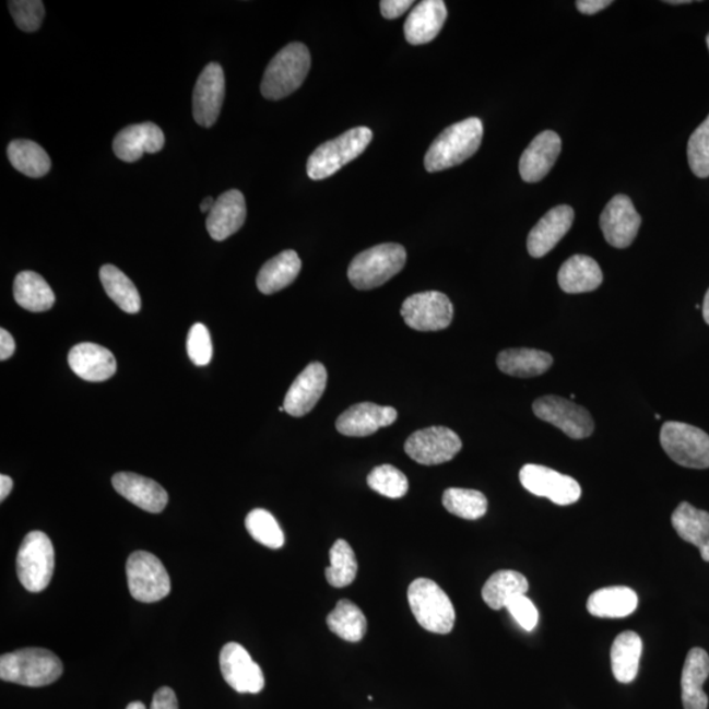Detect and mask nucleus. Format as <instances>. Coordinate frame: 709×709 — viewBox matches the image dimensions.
I'll return each instance as SVG.
<instances>
[{
	"mask_svg": "<svg viewBox=\"0 0 709 709\" xmlns=\"http://www.w3.org/2000/svg\"><path fill=\"white\" fill-rule=\"evenodd\" d=\"M483 137V121L477 117L453 123L445 129L428 149L425 157L426 170L438 173L463 164L477 153Z\"/></svg>",
	"mask_w": 709,
	"mask_h": 709,
	"instance_id": "obj_1",
	"label": "nucleus"
},
{
	"mask_svg": "<svg viewBox=\"0 0 709 709\" xmlns=\"http://www.w3.org/2000/svg\"><path fill=\"white\" fill-rule=\"evenodd\" d=\"M63 665L48 649L27 648L0 657V678L27 687H44L61 678Z\"/></svg>",
	"mask_w": 709,
	"mask_h": 709,
	"instance_id": "obj_2",
	"label": "nucleus"
},
{
	"mask_svg": "<svg viewBox=\"0 0 709 709\" xmlns=\"http://www.w3.org/2000/svg\"><path fill=\"white\" fill-rule=\"evenodd\" d=\"M311 58L302 43H292L272 58L263 75L260 91L265 99L280 101L294 94L307 78Z\"/></svg>",
	"mask_w": 709,
	"mask_h": 709,
	"instance_id": "obj_3",
	"label": "nucleus"
},
{
	"mask_svg": "<svg viewBox=\"0 0 709 709\" xmlns=\"http://www.w3.org/2000/svg\"><path fill=\"white\" fill-rule=\"evenodd\" d=\"M406 258V250L401 245L382 244L370 247L351 262L347 271L350 283L361 291L381 287L402 271Z\"/></svg>",
	"mask_w": 709,
	"mask_h": 709,
	"instance_id": "obj_4",
	"label": "nucleus"
},
{
	"mask_svg": "<svg viewBox=\"0 0 709 709\" xmlns=\"http://www.w3.org/2000/svg\"><path fill=\"white\" fill-rule=\"evenodd\" d=\"M407 601L422 628L438 635L452 633L457 613L450 596L437 582L418 578L409 587Z\"/></svg>",
	"mask_w": 709,
	"mask_h": 709,
	"instance_id": "obj_5",
	"label": "nucleus"
},
{
	"mask_svg": "<svg viewBox=\"0 0 709 709\" xmlns=\"http://www.w3.org/2000/svg\"><path fill=\"white\" fill-rule=\"evenodd\" d=\"M374 139L373 130L357 127L347 130L336 139L324 142L311 153L307 172L314 180H323L340 172L366 151Z\"/></svg>",
	"mask_w": 709,
	"mask_h": 709,
	"instance_id": "obj_6",
	"label": "nucleus"
},
{
	"mask_svg": "<svg viewBox=\"0 0 709 709\" xmlns=\"http://www.w3.org/2000/svg\"><path fill=\"white\" fill-rule=\"evenodd\" d=\"M55 548L48 535L42 531L29 532L17 552L19 581L31 593L47 589L55 574Z\"/></svg>",
	"mask_w": 709,
	"mask_h": 709,
	"instance_id": "obj_7",
	"label": "nucleus"
},
{
	"mask_svg": "<svg viewBox=\"0 0 709 709\" xmlns=\"http://www.w3.org/2000/svg\"><path fill=\"white\" fill-rule=\"evenodd\" d=\"M660 441L674 463L693 470L709 468V435L700 428L682 422H666L661 428Z\"/></svg>",
	"mask_w": 709,
	"mask_h": 709,
	"instance_id": "obj_8",
	"label": "nucleus"
},
{
	"mask_svg": "<svg viewBox=\"0 0 709 709\" xmlns=\"http://www.w3.org/2000/svg\"><path fill=\"white\" fill-rule=\"evenodd\" d=\"M127 578L129 593L135 601L155 603L170 594V576L161 559L152 553H132L127 563Z\"/></svg>",
	"mask_w": 709,
	"mask_h": 709,
	"instance_id": "obj_9",
	"label": "nucleus"
},
{
	"mask_svg": "<svg viewBox=\"0 0 709 709\" xmlns=\"http://www.w3.org/2000/svg\"><path fill=\"white\" fill-rule=\"evenodd\" d=\"M539 420L551 423L571 439L589 438L594 433V421L587 409L558 395L540 397L532 405Z\"/></svg>",
	"mask_w": 709,
	"mask_h": 709,
	"instance_id": "obj_10",
	"label": "nucleus"
},
{
	"mask_svg": "<svg viewBox=\"0 0 709 709\" xmlns=\"http://www.w3.org/2000/svg\"><path fill=\"white\" fill-rule=\"evenodd\" d=\"M463 448L459 435L451 428L434 426L410 435L405 452L422 465H439L451 461Z\"/></svg>",
	"mask_w": 709,
	"mask_h": 709,
	"instance_id": "obj_11",
	"label": "nucleus"
},
{
	"mask_svg": "<svg viewBox=\"0 0 709 709\" xmlns=\"http://www.w3.org/2000/svg\"><path fill=\"white\" fill-rule=\"evenodd\" d=\"M401 316L407 327L416 331L445 330L452 322L453 305L440 292H422L403 302Z\"/></svg>",
	"mask_w": 709,
	"mask_h": 709,
	"instance_id": "obj_12",
	"label": "nucleus"
},
{
	"mask_svg": "<svg viewBox=\"0 0 709 709\" xmlns=\"http://www.w3.org/2000/svg\"><path fill=\"white\" fill-rule=\"evenodd\" d=\"M520 484L533 496L544 497L559 506H569L581 498V486L574 477L551 470L548 466L527 464L519 473Z\"/></svg>",
	"mask_w": 709,
	"mask_h": 709,
	"instance_id": "obj_13",
	"label": "nucleus"
},
{
	"mask_svg": "<svg viewBox=\"0 0 709 709\" xmlns=\"http://www.w3.org/2000/svg\"><path fill=\"white\" fill-rule=\"evenodd\" d=\"M220 669L224 680L239 694H259L264 688V675L247 650L229 642L221 650Z\"/></svg>",
	"mask_w": 709,
	"mask_h": 709,
	"instance_id": "obj_14",
	"label": "nucleus"
},
{
	"mask_svg": "<svg viewBox=\"0 0 709 709\" xmlns=\"http://www.w3.org/2000/svg\"><path fill=\"white\" fill-rule=\"evenodd\" d=\"M604 239L616 249L633 245L640 231L641 217L633 200L626 194H616L608 201L600 218Z\"/></svg>",
	"mask_w": 709,
	"mask_h": 709,
	"instance_id": "obj_15",
	"label": "nucleus"
},
{
	"mask_svg": "<svg viewBox=\"0 0 709 709\" xmlns=\"http://www.w3.org/2000/svg\"><path fill=\"white\" fill-rule=\"evenodd\" d=\"M225 99L224 70L211 62L199 76L193 90V119L199 126L211 128L216 123Z\"/></svg>",
	"mask_w": 709,
	"mask_h": 709,
	"instance_id": "obj_16",
	"label": "nucleus"
},
{
	"mask_svg": "<svg viewBox=\"0 0 709 709\" xmlns=\"http://www.w3.org/2000/svg\"><path fill=\"white\" fill-rule=\"evenodd\" d=\"M327 383L328 373L323 364L310 363L297 376L287 395H285L283 403L285 413L296 416V418L309 414L316 407L318 401L321 400Z\"/></svg>",
	"mask_w": 709,
	"mask_h": 709,
	"instance_id": "obj_17",
	"label": "nucleus"
},
{
	"mask_svg": "<svg viewBox=\"0 0 709 709\" xmlns=\"http://www.w3.org/2000/svg\"><path fill=\"white\" fill-rule=\"evenodd\" d=\"M397 410L363 402L351 406L336 420V430L344 437L364 438L379 432L382 427L393 425Z\"/></svg>",
	"mask_w": 709,
	"mask_h": 709,
	"instance_id": "obj_18",
	"label": "nucleus"
},
{
	"mask_svg": "<svg viewBox=\"0 0 709 709\" xmlns=\"http://www.w3.org/2000/svg\"><path fill=\"white\" fill-rule=\"evenodd\" d=\"M562 153V139L552 130H544L532 140L519 162L520 177L527 184H537L550 174Z\"/></svg>",
	"mask_w": 709,
	"mask_h": 709,
	"instance_id": "obj_19",
	"label": "nucleus"
},
{
	"mask_svg": "<svg viewBox=\"0 0 709 709\" xmlns=\"http://www.w3.org/2000/svg\"><path fill=\"white\" fill-rule=\"evenodd\" d=\"M575 221L574 208L569 205H558L552 208L545 216L533 226L527 239V249L532 258H543L555 249L566 233L570 231Z\"/></svg>",
	"mask_w": 709,
	"mask_h": 709,
	"instance_id": "obj_20",
	"label": "nucleus"
},
{
	"mask_svg": "<svg viewBox=\"0 0 709 709\" xmlns=\"http://www.w3.org/2000/svg\"><path fill=\"white\" fill-rule=\"evenodd\" d=\"M165 146V134L153 122L135 123L120 130L114 140L116 157L133 164L145 153L155 154Z\"/></svg>",
	"mask_w": 709,
	"mask_h": 709,
	"instance_id": "obj_21",
	"label": "nucleus"
},
{
	"mask_svg": "<svg viewBox=\"0 0 709 709\" xmlns=\"http://www.w3.org/2000/svg\"><path fill=\"white\" fill-rule=\"evenodd\" d=\"M115 491L140 509L152 513L165 510L168 496L164 487L140 474L121 472L113 478Z\"/></svg>",
	"mask_w": 709,
	"mask_h": 709,
	"instance_id": "obj_22",
	"label": "nucleus"
},
{
	"mask_svg": "<svg viewBox=\"0 0 709 709\" xmlns=\"http://www.w3.org/2000/svg\"><path fill=\"white\" fill-rule=\"evenodd\" d=\"M69 366L81 379L101 382L116 374L117 363L113 353L95 343H80L69 353Z\"/></svg>",
	"mask_w": 709,
	"mask_h": 709,
	"instance_id": "obj_23",
	"label": "nucleus"
},
{
	"mask_svg": "<svg viewBox=\"0 0 709 709\" xmlns=\"http://www.w3.org/2000/svg\"><path fill=\"white\" fill-rule=\"evenodd\" d=\"M247 216L246 201L243 192L227 191L216 200L208 213L206 229L214 240H225L244 226Z\"/></svg>",
	"mask_w": 709,
	"mask_h": 709,
	"instance_id": "obj_24",
	"label": "nucleus"
},
{
	"mask_svg": "<svg viewBox=\"0 0 709 709\" xmlns=\"http://www.w3.org/2000/svg\"><path fill=\"white\" fill-rule=\"evenodd\" d=\"M447 21L446 3L441 0H423L410 12L405 27L409 44L423 45L434 40L440 34Z\"/></svg>",
	"mask_w": 709,
	"mask_h": 709,
	"instance_id": "obj_25",
	"label": "nucleus"
},
{
	"mask_svg": "<svg viewBox=\"0 0 709 709\" xmlns=\"http://www.w3.org/2000/svg\"><path fill=\"white\" fill-rule=\"evenodd\" d=\"M709 676V655L705 649L689 650L682 670V702L685 709H707L708 696L702 689Z\"/></svg>",
	"mask_w": 709,
	"mask_h": 709,
	"instance_id": "obj_26",
	"label": "nucleus"
},
{
	"mask_svg": "<svg viewBox=\"0 0 709 709\" xmlns=\"http://www.w3.org/2000/svg\"><path fill=\"white\" fill-rule=\"evenodd\" d=\"M558 285L566 294H587L601 287L603 273L600 264L588 256H574L558 271Z\"/></svg>",
	"mask_w": 709,
	"mask_h": 709,
	"instance_id": "obj_27",
	"label": "nucleus"
},
{
	"mask_svg": "<svg viewBox=\"0 0 709 709\" xmlns=\"http://www.w3.org/2000/svg\"><path fill=\"white\" fill-rule=\"evenodd\" d=\"M672 524L678 536L695 545L701 558L709 563V512L682 503L673 512Z\"/></svg>",
	"mask_w": 709,
	"mask_h": 709,
	"instance_id": "obj_28",
	"label": "nucleus"
},
{
	"mask_svg": "<svg viewBox=\"0 0 709 709\" xmlns=\"http://www.w3.org/2000/svg\"><path fill=\"white\" fill-rule=\"evenodd\" d=\"M302 259L294 250H285L267 262L257 277L258 289L263 295H273L287 288L302 271Z\"/></svg>",
	"mask_w": 709,
	"mask_h": 709,
	"instance_id": "obj_29",
	"label": "nucleus"
},
{
	"mask_svg": "<svg viewBox=\"0 0 709 709\" xmlns=\"http://www.w3.org/2000/svg\"><path fill=\"white\" fill-rule=\"evenodd\" d=\"M637 606H639V596L635 590L626 587L598 590L588 600L589 613L606 619H622L633 615Z\"/></svg>",
	"mask_w": 709,
	"mask_h": 709,
	"instance_id": "obj_30",
	"label": "nucleus"
},
{
	"mask_svg": "<svg viewBox=\"0 0 709 709\" xmlns=\"http://www.w3.org/2000/svg\"><path fill=\"white\" fill-rule=\"evenodd\" d=\"M497 364L506 375L530 379L545 374L552 367L553 357L535 348H510L498 355Z\"/></svg>",
	"mask_w": 709,
	"mask_h": 709,
	"instance_id": "obj_31",
	"label": "nucleus"
},
{
	"mask_svg": "<svg viewBox=\"0 0 709 709\" xmlns=\"http://www.w3.org/2000/svg\"><path fill=\"white\" fill-rule=\"evenodd\" d=\"M642 640L634 630H626L616 637L611 648V666L616 681L630 683L639 673Z\"/></svg>",
	"mask_w": 709,
	"mask_h": 709,
	"instance_id": "obj_32",
	"label": "nucleus"
},
{
	"mask_svg": "<svg viewBox=\"0 0 709 709\" xmlns=\"http://www.w3.org/2000/svg\"><path fill=\"white\" fill-rule=\"evenodd\" d=\"M530 584L523 575L516 570H499L486 581L483 600L493 610L507 608L517 598L525 595Z\"/></svg>",
	"mask_w": 709,
	"mask_h": 709,
	"instance_id": "obj_33",
	"label": "nucleus"
},
{
	"mask_svg": "<svg viewBox=\"0 0 709 709\" xmlns=\"http://www.w3.org/2000/svg\"><path fill=\"white\" fill-rule=\"evenodd\" d=\"M14 297L22 308L35 314L47 311L54 307L56 296L49 284L36 272L19 273L14 283Z\"/></svg>",
	"mask_w": 709,
	"mask_h": 709,
	"instance_id": "obj_34",
	"label": "nucleus"
},
{
	"mask_svg": "<svg viewBox=\"0 0 709 709\" xmlns=\"http://www.w3.org/2000/svg\"><path fill=\"white\" fill-rule=\"evenodd\" d=\"M102 284L110 300L126 314H139L141 297L132 280L113 264L103 265L99 272Z\"/></svg>",
	"mask_w": 709,
	"mask_h": 709,
	"instance_id": "obj_35",
	"label": "nucleus"
},
{
	"mask_svg": "<svg viewBox=\"0 0 709 709\" xmlns=\"http://www.w3.org/2000/svg\"><path fill=\"white\" fill-rule=\"evenodd\" d=\"M8 155L11 165L29 178H43L50 172L51 161L48 153L34 141H12Z\"/></svg>",
	"mask_w": 709,
	"mask_h": 709,
	"instance_id": "obj_36",
	"label": "nucleus"
},
{
	"mask_svg": "<svg viewBox=\"0 0 709 709\" xmlns=\"http://www.w3.org/2000/svg\"><path fill=\"white\" fill-rule=\"evenodd\" d=\"M328 627L344 641L359 642L367 634V619L355 603L342 600L329 614Z\"/></svg>",
	"mask_w": 709,
	"mask_h": 709,
	"instance_id": "obj_37",
	"label": "nucleus"
},
{
	"mask_svg": "<svg viewBox=\"0 0 709 709\" xmlns=\"http://www.w3.org/2000/svg\"><path fill=\"white\" fill-rule=\"evenodd\" d=\"M327 580L333 588H347L355 581L357 562L355 553L346 540H336L330 550V566L324 570Z\"/></svg>",
	"mask_w": 709,
	"mask_h": 709,
	"instance_id": "obj_38",
	"label": "nucleus"
},
{
	"mask_svg": "<svg viewBox=\"0 0 709 709\" xmlns=\"http://www.w3.org/2000/svg\"><path fill=\"white\" fill-rule=\"evenodd\" d=\"M444 506L461 519L477 520L487 511V499L481 492L451 487L444 494Z\"/></svg>",
	"mask_w": 709,
	"mask_h": 709,
	"instance_id": "obj_39",
	"label": "nucleus"
},
{
	"mask_svg": "<svg viewBox=\"0 0 709 709\" xmlns=\"http://www.w3.org/2000/svg\"><path fill=\"white\" fill-rule=\"evenodd\" d=\"M245 523L246 530L258 543L271 550H279L284 545V533L271 512L263 509L252 510L246 517Z\"/></svg>",
	"mask_w": 709,
	"mask_h": 709,
	"instance_id": "obj_40",
	"label": "nucleus"
},
{
	"mask_svg": "<svg viewBox=\"0 0 709 709\" xmlns=\"http://www.w3.org/2000/svg\"><path fill=\"white\" fill-rule=\"evenodd\" d=\"M367 484L370 489L392 499L405 497L409 491V481L405 474L389 464L376 466L368 474Z\"/></svg>",
	"mask_w": 709,
	"mask_h": 709,
	"instance_id": "obj_41",
	"label": "nucleus"
},
{
	"mask_svg": "<svg viewBox=\"0 0 709 709\" xmlns=\"http://www.w3.org/2000/svg\"><path fill=\"white\" fill-rule=\"evenodd\" d=\"M687 157L689 168L696 177H709V115L689 137Z\"/></svg>",
	"mask_w": 709,
	"mask_h": 709,
	"instance_id": "obj_42",
	"label": "nucleus"
},
{
	"mask_svg": "<svg viewBox=\"0 0 709 709\" xmlns=\"http://www.w3.org/2000/svg\"><path fill=\"white\" fill-rule=\"evenodd\" d=\"M9 5L12 17L22 31L35 32L42 27L45 8L40 0H12Z\"/></svg>",
	"mask_w": 709,
	"mask_h": 709,
	"instance_id": "obj_43",
	"label": "nucleus"
},
{
	"mask_svg": "<svg viewBox=\"0 0 709 709\" xmlns=\"http://www.w3.org/2000/svg\"><path fill=\"white\" fill-rule=\"evenodd\" d=\"M187 353L194 366L203 367L212 361L211 334L203 323L193 324L188 333Z\"/></svg>",
	"mask_w": 709,
	"mask_h": 709,
	"instance_id": "obj_44",
	"label": "nucleus"
},
{
	"mask_svg": "<svg viewBox=\"0 0 709 709\" xmlns=\"http://www.w3.org/2000/svg\"><path fill=\"white\" fill-rule=\"evenodd\" d=\"M509 613L517 621L520 627L525 630L535 629L539 622V613L535 604L532 603L530 598L525 595L517 598L513 600L509 606H507Z\"/></svg>",
	"mask_w": 709,
	"mask_h": 709,
	"instance_id": "obj_45",
	"label": "nucleus"
},
{
	"mask_svg": "<svg viewBox=\"0 0 709 709\" xmlns=\"http://www.w3.org/2000/svg\"><path fill=\"white\" fill-rule=\"evenodd\" d=\"M412 5H414L413 0H382L380 10L383 17L392 21L405 14Z\"/></svg>",
	"mask_w": 709,
	"mask_h": 709,
	"instance_id": "obj_46",
	"label": "nucleus"
},
{
	"mask_svg": "<svg viewBox=\"0 0 709 709\" xmlns=\"http://www.w3.org/2000/svg\"><path fill=\"white\" fill-rule=\"evenodd\" d=\"M152 709H179L177 694L170 687H162L154 694Z\"/></svg>",
	"mask_w": 709,
	"mask_h": 709,
	"instance_id": "obj_47",
	"label": "nucleus"
},
{
	"mask_svg": "<svg viewBox=\"0 0 709 709\" xmlns=\"http://www.w3.org/2000/svg\"><path fill=\"white\" fill-rule=\"evenodd\" d=\"M611 4H613L611 0H578L577 9L581 14L594 15L596 12L607 9Z\"/></svg>",
	"mask_w": 709,
	"mask_h": 709,
	"instance_id": "obj_48",
	"label": "nucleus"
},
{
	"mask_svg": "<svg viewBox=\"0 0 709 709\" xmlns=\"http://www.w3.org/2000/svg\"><path fill=\"white\" fill-rule=\"evenodd\" d=\"M16 343L8 330H0V361L4 362L14 355Z\"/></svg>",
	"mask_w": 709,
	"mask_h": 709,
	"instance_id": "obj_49",
	"label": "nucleus"
},
{
	"mask_svg": "<svg viewBox=\"0 0 709 709\" xmlns=\"http://www.w3.org/2000/svg\"><path fill=\"white\" fill-rule=\"evenodd\" d=\"M12 487H14L12 478L2 474V476H0V500H4L10 496Z\"/></svg>",
	"mask_w": 709,
	"mask_h": 709,
	"instance_id": "obj_50",
	"label": "nucleus"
},
{
	"mask_svg": "<svg viewBox=\"0 0 709 709\" xmlns=\"http://www.w3.org/2000/svg\"><path fill=\"white\" fill-rule=\"evenodd\" d=\"M214 203H216V201H214L213 198H211V197L205 198L203 200V203H201V205H200V211L203 212V213H205V212L210 213L212 211V208L214 206Z\"/></svg>",
	"mask_w": 709,
	"mask_h": 709,
	"instance_id": "obj_51",
	"label": "nucleus"
},
{
	"mask_svg": "<svg viewBox=\"0 0 709 709\" xmlns=\"http://www.w3.org/2000/svg\"><path fill=\"white\" fill-rule=\"evenodd\" d=\"M702 317H705V321L709 324V289L707 291L705 303H702Z\"/></svg>",
	"mask_w": 709,
	"mask_h": 709,
	"instance_id": "obj_52",
	"label": "nucleus"
},
{
	"mask_svg": "<svg viewBox=\"0 0 709 709\" xmlns=\"http://www.w3.org/2000/svg\"><path fill=\"white\" fill-rule=\"evenodd\" d=\"M127 709H146L144 702L133 701L128 705Z\"/></svg>",
	"mask_w": 709,
	"mask_h": 709,
	"instance_id": "obj_53",
	"label": "nucleus"
},
{
	"mask_svg": "<svg viewBox=\"0 0 709 709\" xmlns=\"http://www.w3.org/2000/svg\"><path fill=\"white\" fill-rule=\"evenodd\" d=\"M670 4H686L689 3L688 0H678V2H675V0H672V2H667Z\"/></svg>",
	"mask_w": 709,
	"mask_h": 709,
	"instance_id": "obj_54",
	"label": "nucleus"
},
{
	"mask_svg": "<svg viewBox=\"0 0 709 709\" xmlns=\"http://www.w3.org/2000/svg\"><path fill=\"white\" fill-rule=\"evenodd\" d=\"M655 420H657V421L661 420V415H660V414H655Z\"/></svg>",
	"mask_w": 709,
	"mask_h": 709,
	"instance_id": "obj_55",
	"label": "nucleus"
},
{
	"mask_svg": "<svg viewBox=\"0 0 709 709\" xmlns=\"http://www.w3.org/2000/svg\"><path fill=\"white\" fill-rule=\"evenodd\" d=\"M707 45H708V49H709V35L707 36Z\"/></svg>",
	"mask_w": 709,
	"mask_h": 709,
	"instance_id": "obj_56",
	"label": "nucleus"
}]
</instances>
